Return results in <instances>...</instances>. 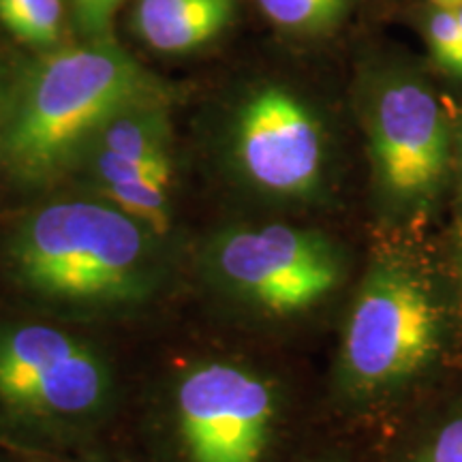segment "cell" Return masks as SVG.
I'll list each match as a JSON object with an SVG mask.
<instances>
[{"mask_svg":"<svg viewBox=\"0 0 462 462\" xmlns=\"http://www.w3.org/2000/svg\"><path fill=\"white\" fill-rule=\"evenodd\" d=\"M159 234L107 199H56L17 221L7 265L28 296L71 310H125L163 279Z\"/></svg>","mask_w":462,"mask_h":462,"instance_id":"obj_1","label":"cell"},{"mask_svg":"<svg viewBox=\"0 0 462 462\" xmlns=\"http://www.w3.org/2000/svg\"><path fill=\"white\" fill-rule=\"evenodd\" d=\"M152 103H165V88L116 43L60 50L28 69L11 95L0 163L20 182H51L78 165L103 125Z\"/></svg>","mask_w":462,"mask_h":462,"instance_id":"obj_2","label":"cell"},{"mask_svg":"<svg viewBox=\"0 0 462 462\" xmlns=\"http://www.w3.org/2000/svg\"><path fill=\"white\" fill-rule=\"evenodd\" d=\"M116 379L88 340L39 321H0V413L34 430H82L114 404Z\"/></svg>","mask_w":462,"mask_h":462,"instance_id":"obj_3","label":"cell"},{"mask_svg":"<svg viewBox=\"0 0 462 462\" xmlns=\"http://www.w3.org/2000/svg\"><path fill=\"white\" fill-rule=\"evenodd\" d=\"M441 340V310L426 281L401 262H381L357 293L343 343V371L356 392L413 377Z\"/></svg>","mask_w":462,"mask_h":462,"instance_id":"obj_4","label":"cell"},{"mask_svg":"<svg viewBox=\"0 0 462 462\" xmlns=\"http://www.w3.org/2000/svg\"><path fill=\"white\" fill-rule=\"evenodd\" d=\"M208 262L227 291L273 315L309 310L330 296L343 274L330 240L282 223L221 234Z\"/></svg>","mask_w":462,"mask_h":462,"instance_id":"obj_5","label":"cell"},{"mask_svg":"<svg viewBox=\"0 0 462 462\" xmlns=\"http://www.w3.org/2000/svg\"><path fill=\"white\" fill-rule=\"evenodd\" d=\"M374 173L392 204H430L448 171L452 135L430 88L415 78H390L368 107Z\"/></svg>","mask_w":462,"mask_h":462,"instance_id":"obj_6","label":"cell"},{"mask_svg":"<svg viewBox=\"0 0 462 462\" xmlns=\"http://www.w3.org/2000/svg\"><path fill=\"white\" fill-rule=\"evenodd\" d=\"M176 415L190 462H262L276 396L259 374L208 362L178 383Z\"/></svg>","mask_w":462,"mask_h":462,"instance_id":"obj_7","label":"cell"},{"mask_svg":"<svg viewBox=\"0 0 462 462\" xmlns=\"http://www.w3.org/2000/svg\"><path fill=\"white\" fill-rule=\"evenodd\" d=\"M236 159L265 193L306 198L321 178L323 142L317 118L296 95L279 86L253 92L234 133Z\"/></svg>","mask_w":462,"mask_h":462,"instance_id":"obj_8","label":"cell"},{"mask_svg":"<svg viewBox=\"0 0 462 462\" xmlns=\"http://www.w3.org/2000/svg\"><path fill=\"white\" fill-rule=\"evenodd\" d=\"M236 15V0H140L135 26L150 48L184 54L210 43Z\"/></svg>","mask_w":462,"mask_h":462,"instance_id":"obj_9","label":"cell"},{"mask_svg":"<svg viewBox=\"0 0 462 462\" xmlns=\"http://www.w3.org/2000/svg\"><path fill=\"white\" fill-rule=\"evenodd\" d=\"M90 154L135 161V163L171 159L170 120L165 114V103L133 107L116 116L92 137L79 161Z\"/></svg>","mask_w":462,"mask_h":462,"instance_id":"obj_10","label":"cell"},{"mask_svg":"<svg viewBox=\"0 0 462 462\" xmlns=\"http://www.w3.org/2000/svg\"><path fill=\"white\" fill-rule=\"evenodd\" d=\"M0 22L20 42L48 48L60 37V0H0Z\"/></svg>","mask_w":462,"mask_h":462,"instance_id":"obj_11","label":"cell"},{"mask_svg":"<svg viewBox=\"0 0 462 462\" xmlns=\"http://www.w3.org/2000/svg\"><path fill=\"white\" fill-rule=\"evenodd\" d=\"M276 26L291 32L315 34L330 31L343 20L351 0H257Z\"/></svg>","mask_w":462,"mask_h":462,"instance_id":"obj_12","label":"cell"},{"mask_svg":"<svg viewBox=\"0 0 462 462\" xmlns=\"http://www.w3.org/2000/svg\"><path fill=\"white\" fill-rule=\"evenodd\" d=\"M426 34L437 65L443 71L462 78V28L456 7H437L432 11Z\"/></svg>","mask_w":462,"mask_h":462,"instance_id":"obj_13","label":"cell"},{"mask_svg":"<svg viewBox=\"0 0 462 462\" xmlns=\"http://www.w3.org/2000/svg\"><path fill=\"white\" fill-rule=\"evenodd\" d=\"M418 462H462V418L443 424L421 449Z\"/></svg>","mask_w":462,"mask_h":462,"instance_id":"obj_14","label":"cell"},{"mask_svg":"<svg viewBox=\"0 0 462 462\" xmlns=\"http://www.w3.org/2000/svg\"><path fill=\"white\" fill-rule=\"evenodd\" d=\"M123 0H73L79 26L90 34H103L109 26L114 11Z\"/></svg>","mask_w":462,"mask_h":462,"instance_id":"obj_15","label":"cell"},{"mask_svg":"<svg viewBox=\"0 0 462 462\" xmlns=\"http://www.w3.org/2000/svg\"><path fill=\"white\" fill-rule=\"evenodd\" d=\"M456 157H458V170H460V178H462V126L456 135Z\"/></svg>","mask_w":462,"mask_h":462,"instance_id":"obj_16","label":"cell"},{"mask_svg":"<svg viewBox=\"0 0 462 462\" xmlns=\"http://www.w3.org/2000/svg\"><path fill=\"white\" fill-rule=\"evenodd\" d=\"M437 7H456V5H462V0H432Z\"/></svg>","mask_w":462,"mask_h":462,"instance_id":"obj_17","label":"cell"},{"mask_svg":"<svg viewBox=\"0 0 462 462\" xmlns=\"http://www.w3.org/2000/svg\"><path fill=\"white\" fill-rule=\"evenodd\" d=\"M456 15H458V22H460V28H462V5H456Z\"/></svg>","mask_w":462,"mask_h":462,"instance_id":"obj_18","label":"cell"}]
</instances>
